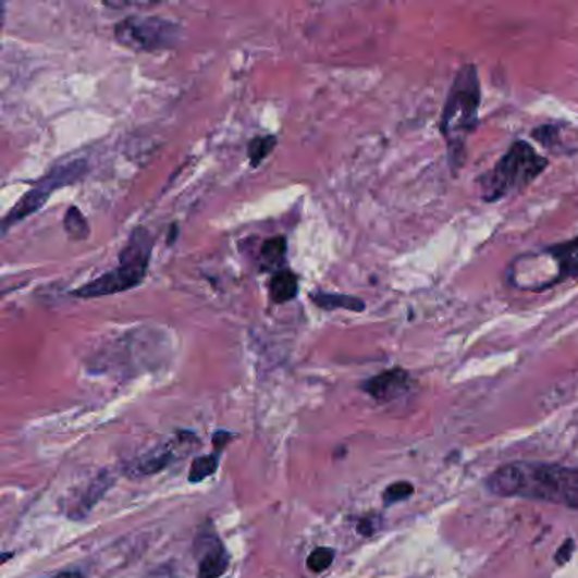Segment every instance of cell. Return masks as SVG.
I'll return each mask as SVG.
<instances>
[{"instance_id":"1","label":"cell","mask_w":578,"mask_h":578,"mask_svg":"<svg viewBox=\"0 0 578 578\" xmlns=\"http://www.w3.org/2000/svg\"><path fill=\"white\" fill-rule=\"evenodd\" d=\"M485 489L497 497L550 502L578 511V467L513 462L492 471Z\"/></svg>"},{"instance_id":"2","label":"cell","mask_w":578,"mask_h":578,"mask_svg":"<svg viewBox=\"0 0 578 578\" xmlns=\"http://www.w3.org/2000/svg\"><path fill=\"white\" fill-rule=\"evenodd\" d=\"M480 102L482 88L479 70L468 63L462 66L453 78L440 118V133L448 148L453 175H458L459 169L464 167L468 138L479 127Z\"/></svg>"},{"instance_id":"3","label":"cell","mask_w":578,"mask_h":578,"mask_svg":"<svg viewBox=\"0 0 578 578\" xmlns=\"http://www.w3.org/2000/svg\"><path fill=\"white\" fill-rule=\"evenodd\" d=\"M550 165L528 142L517 139L495 163L494 169L480 175V196L492 204L526 190Z\"/></svg>"},{"instance_id":"4","label":"cell","mask_w":578,"mask_h":578,"mask_svg":"<svg viewBox=\"0 0 578 578\" xmlns=\"http://www.w3.org/2000/svg\"><path fill=\"white\" fill-rule=\"evenodd\" d=\"M151 248H153V242H151L150 233L145 227H138L131 233L130 239L121 249L120 267L82 285L77 291H73V295L81 299H97V297L120 294V292L138 287L148 272Z\"/></svg>"},{"instance_id":"5","label":"cell","mask_w":578,"mask_h":578,"mask_svg":"<svg viewBox=\"0 0 578 578\" xmlns=\"http://www.w3.org/2000/svg\"><path fill=\"white\" fill-rule=\"evenodd\" d=\"M181 35L179 24L157 16H130L114 27V36L120 45L146 53L175 48Z\"/></svg>"},{"instance_id":"6","label":"cell","mask_w":578,"mask_h":578,"mask_svg":"<svg viewBox=\"0 0 578 578\" xmlns=\"http://www.w3.org/2000/svg\"><path fill=\"white\" fill-rule=\"evenodd\" d=\"M87 172V161L73 160L66 161V163H60L54 167L47 176H42L36 187L27 192L26 196L17 202V206L5 216L2 221V233H8L9 227L14 226L17 222L24 221L29 216L39 211L45 204L50 199L51 194L57 192L58 188L66 187V185H73L75 182L81 181L82 176Z\"/></svg>"},{"instance_id":"7","label":"cell","mask_w":578,"mask_h":578,"mask_svg":"<svg viewBox=\"0 0 578 578\" xmlns=\"http://www.w3.org/2000/svg\"><path fill=\"white\" fill-rule=\"evenodd\" d=\"M199 446V438L196 434L181 431L173 436L172 440L151 450L150 453L139 456L135 462L127 465V476L133 477H148L155 476L158 471L165 470L167 467L176 462L179 458H184L188 452Z\"/></svg>"},{"instance_id":"8","label":"cell","mask_w":578,"mask_h":578,"mask_svg":"<svg viewBox=\"0 0 578 578\" xmlns=\"http://www.w3.org/2000/svg\"><path fill=\"white\" fill-rule=\"evenodd\" d=\"M194 552L199 559L197 578H219L230 568V553L216 534H199L194 544Z\"/></svg>"},{"instance_id":"9","label":"cell","mask_w":578,"mask_h":578,"mask_svg":"<svg viewBox=\"0 0 578 578\" xmlns=\"http://www.w3.org/2000/svg\"><path fill=\"white\" fill-rule=\"evenodd\" d=\"M410 388H413V377L401 367L385 370L361 383V391L376 398L377 403H391L409 392Z\"/></svg>"},{"instance_id":"10","label":"cell","mask_w":578,"mask_h":578,"mask_svg":"<svg viewBox=\"0 0 578 578\" xmlns=\"http://www.w3.org/2000/svg\"><path fill=\"white\" fill-rule=\"evenodd\" d=\"M543 254L556 265L555 285L567 280H578V236L568 242L546 246Z\"/></svg>"},{"instance_id":"11","label":"cell","mask_w":578,"mask_h":578,"mask_svg":"<svg viewBox=\"0 0 578 578\" xmlns=\"http://www.w3.org/2000/svg\"><path fill=\"white\" fill-rule=\"evenodd\" d=\"M568 130V124L565 123H550L541 124L531 131V136L534 142L540 143L543 148H546L553 155H574L577 146L571 145L565 136V131Z\"/></svg>"},{"instance_id":"12","label":"cell","mask_w":578,"mask_h":578,"mask_svg":"<svg viewBox=\"0 0 578 578\" xmlns=\"http://www.w3.org/2000/svg\"><path fill=\"white\" fill-rule=\"evenodd\" d=\"M231 438H233V434L227 433V431H218V433L212 436L214 452L209 456H200V458H196L192 462L188 482L199 483L202 482V480L214 476L216 471H218L219 458H221L222 450H224V446L230 443Z\"/></svg>"},{"instance_id":"13","label":"cell","mask_w":578,"mask_h":578,"mask_svg":"<svg viewBox=\"0 0 578 578\" xmlns=\"http://www.w3.org/2000/svg\"><path fill=\"white\" fill-rule=\"evenodd\" d=\"M269 294L273 304L291 303L299 294V276L288 269L273 273L269 284Z\"/></svg>"},{"instance_id":"14","label":"cell","mask_w":578,"mask_h":578,"mask_svg":"<svg viewBox=\"0 0 578 578\" xmlns=\"http://www.w3.org/2000/svg\"><path fill=\"white\" fill-rule=\"evenodd\" d=\"M310 303L316 304L319 309L336 310L345 309L349 312H364L365 303L360 297L345 294H328V292H316L310 294Z\"/></svg>"},{"instance_id":"15","label":"cell","mask_w":578,"mask_h":578,"mask_svg":"<svg viewBox=\"0 0 578 578\" xmlns=\"http://www.w3.org/2000/svg\"><path fill=\"white\" fill-rule=\"evenodd\" d=\"M285 257H287V239L284 236H273L261 245V269L272 270L275 273L284 270Z\"/></svg>"},{"instance_id":"16","label":"cell","mask_w":578,"mask_h":578,"mask_svg":"<svg viewBox=\"0 0 578 578\" xmlns=\"http://www.w3.org/2000/svg\"><path fill=\"white\" fill-rule=\"evenodd\" d=\"M63 226H65L69 238L73 239V242H82V239H87L88 234H90V227H88L87 219L84 218V214L78 211V207L75 206L69 207L65 219H63Z\"/></svg>"},{"instance_id":"17","label":"cell","mask_w":578,"mask_h":578,"mask_svg":"<svg viewBox=\"0 0 578 578\" xmlns=\"http://www.w3.org/2000/svg\"><path fill=\"white\" fill-rule=\"evenodd\" d=\"M276 146V136H257L251 139L248 145V158L251 161V167L261 165V161L269 157Z\"/></svg>"},{"instance_id":"18","label":"cell","mask_w":578,"mask_h":578,"mask_svg":"<svg viewBox=\"0 0 578 578\" xmlns=\"http://www.w3.org/2000/svg\"><path fill=\"white\" fill-rule=\"evenodd\" d=\"M414 489L413 483L401 480V482L391 483V485L383 491V506H394L398 502L407 501L413 497Z\"/></svg>"},{"instance_id":"19","label":"cell","mask_w":578,"mask_h":578,"mask_svg":"<svg viewBox=\"0 0 578 578\" xmlns=\"http://www.w3.org/2000/svg\"><path fill=\"white\" fill-rule=\"evenodd\" d=\"M334 556H336V553L331 548H316L315 552L307 556V568L310 571H315V574H321V571L331 567Z\"/></svg>"},{"instance_id":"20","label":"cell","mask_w":578,"mask_h":578,"mask_svg":"<svg viewBox=\"0 0 578 578\" xmlns=\"http://www.w3.org/2000/svg\"><path fill=\"white\" fill-rule=\"evenodd\" d=\"M575 552V541L571 540V538H568V540L563 541L562 546L556 550L555 553V562L558 563V565H565V563L570 562L571 555H574Z\"/></svg>"},{"instance_id":"21","label":"cell","mask_w":578,"mask_h":578,"mask_svg":"<svg viewBox=\"0 0 578 578\" xmlns=\"http://www.w3.org/2000/svg\"><path fill=\"white\" fill-rule=\"evenodd\" d=\"M377 529H379V519L373 516L364 517L357 526V531L360 532L361 537H372Z\"/></svg>"},{"instance_id":"22","label":"cell","mask_w":578,"mask_h":578,"mask_svg":"<svg viewBox=\"0 0 578 578\" xmlns=\"http://www.w3.org/2000/svg\"><path fill=\"white\" fill-rule=\"evenodd\" d=\"M106 5L108 8L112 9H126V8H133V9H151L155 8V2H151V4H145V2H120V4H114V2H106Z\"/></svg>"},{"instance_id":"23","label":"cell","mask_w":578,"mask_h":578,"mask_svg":"<svg viewBox=\"0 0 578 578\" xmlns=\"http://www.w3.org/2000/svg\"><path fill=\"white\" fill-rule=\"evenodd\" d=\"M48 578H84V577H82V575L78 574V571H62V574H57V575H53V577H48Z\"/></svg>"}]
</instances>
